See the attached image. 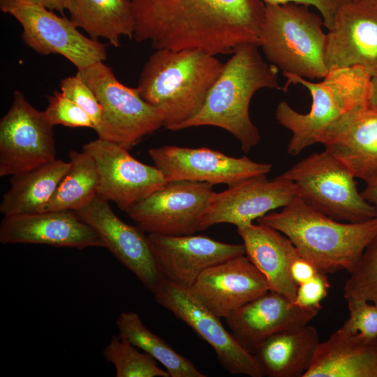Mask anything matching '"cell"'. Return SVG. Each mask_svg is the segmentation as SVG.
<instances>
[{
  "mask_svg": "<svg viewBox=\"0 0 377 377\" xmlns=\"http://www.w3.org/2000/svg\"><path fill=\"white\" fill-rule=\"evenodd\" d=\"M133 38L154 50L198 49L212 55L240 46L260 47L265 3L262 0H129Z\"/></svg>",
  "mask_w": 377,
  "mask_h": 377,
  "instance_id": "obj_1",
  "label": "cell"
},
{
  "mask_svg": "<svg viewBox=\"0 0 377 377\" xmlns=\"http://www.w3.org/2000/svg\"><path fill=\"white\" fill-rule=\"evenodd\" d=\"M223 66L215 55L198 49L155 50L137 89L159 112L163 126L175 131L200 112Z\"/></svg>",
  "mask_w": 377,
  "mask_h": 377,
  "instance_id": "obj_2",
  "label": "cell"
},
{
  "mask_svg": "<svg viewBox=\"0 0 377 377\" xmlns=\"http://www.w3.org/2000/svg\"><path fill=\"white\" fill-rule=\"evenodd\" d=\"M286 235L300 255L325 274H349L377 235V216L358 223H342L314 209L297 197L280 212L257 219Z\"/></svg>",
  "mask_w": 377,
  "mask_h": 377,
  "instance_id": "obj_3",
  "label": "cell"
},
{
  "mask_svg": "<svg viewBox=\"0 0 377 377\" xmlns=\"http://www.w3.org/2000/svg\"><path fill=\"white\" fill-rule=\"evenodd\" d=\"M258 45L244 44L224 64L200 112L177 129L213 126L231 133L244 152L256 146L260 135L249 114L253 94L260 89H281L279 69L262 58Z\"/></svg>",
  "mask_w": 377,
  "mask_h": 377,
  "instance_id": "obj_4",
  "label": "cell"
},
{
  "mask_svg": "<svg viewBox=\"0 0 377 377\" xmlns=\"http://www.w3.org/2000/svg\"><path fill=\"white\" fill-rule=\"evenodd\" d=\"M284 76L285 87L302 84L312 98L306 114L295 111L284 101L276 107L278 123L293 133L287 149L291 156L316 143L323 144L346 115L368 106L371 77L360 66L330 69L319 82L293 75Z\"/></svg>",
  "mask_w": 377,
  "mask_h": 377,
  "instance_id": "obj_5",
  "label": "cell"
},
{
  "mask_svg": "<svg viewBox=\"0 0 377 377\" xmlns=\"http://www.w3.org/2000/svg\"><path fill=\"white\" fill-rule=\"evenodd\" d=\"M322 17L294 3H265L260 47L283 75L323 78L326 34Z\"/></svg>",
  "mask_w": 377,
  "mask_h": 377,
  "instance_id": "obj_6",
  "label": "cell"
},
{
  "mask_svg": "<svg viewBox=\"0 0 377 377\" xmlns=\"http://www.w3.org/2000/svg\"><path fill=\"white\" fill-rule=\"evenodd\" d=\"M281 175L293 182L304 202L337 221L358 223L377 216L374 207L358 191L351 172L326 149Z\"/></svg>",
  "mask_w": 377,
  "mask_h": 377,
  "instance_id": "obj_7",
  "label": "cell"
},
{
  "mask_svg": "<svg viewBox=\"0 0 377 377\" xmlns=\"http://www.w3.org/2000/svg\"><path fill=\"white\" fill-rule=\"evenodd\" d=\"M94 92L102 109L95 131L98 138L131 149L163 126L159 112L147 103L137 87L122 84L103 61L76 73Z\"/></svg>",
  "mask_w": 377,
  "mask_h": 377,
  "instance_id": "obj_8",
  "label": "cell"
},
{
  "mask_svg": "<svg viewBox=\"0 0 377 377\" xmlns=\"http://www.w3.org/2000/svg\"><path fill=\"white\" fill-rule=\"evenodd\" d=\"M0 10L21 24L24 43L40 54H61L77 71L107 59L105 45L82 34L70 19L40 4L0 0Z\"/></svg>",
  "mask_w": 377,
  "mask_h": 377,
  "instance_id": "obj_9",
  "label": "cell"
},
{
  "mask_svg": "<svg viewBox=\"0 0 377 377\" xmlns=\"http://www.w3.org/2000/svg\"><path fill=\"white\" fill-rule=\"evenodd\" d=\"M54 126L44 111L15 91L11 106L0 120V176L13 175L55 158Z\"/></svg>",
  "mask_w": 377,
  "mask_h": 377,
  "instance_id": "obj_10",
  "label": "cell"
},
{
  "mask_svg": "<svg viewBox=\"0 0 377 377\" xmlns=\"http://www.w3.org/2000/svg\"><path fill=\"white\" fill-rule=\"evenodd\" d=\"M213 186L185 180L166 182L126 213L149 234H194L199 218L215 193Z\"/></svg>",
  "mask_w": 377,
  "mask_h": 377,
  "instance_id": "obj_11",
  "label": "cell"
},
{
  "mask_svg": "<svg viewBox=\"0 0 377 377\" xmlns=\"http://www.w3.org/2000/svg\"><path fill=\"white\" fill-rule=\"evenodd\" d=\"M156 302L185 323L214 350L222 367L232 374L263 377L254 355L223 327L219 317L210 312L188 290L165 279L154 293Z\"/></svg>",
  "mask_w": 377,
  "mask_h": 377,
  "instance_id": "obj_12",
  "label": "cell"
},
{
  "mask_svg": "<svg viewBox=\"0 0 377 377\" xmlns=\"http://www.w3.org/2000/svg\"><path fill=\"white\" fill-rule=\"evenodd\" d=\"M149 155L166 182L185 180L234 186L269 173L270 163L254 161L246 156L235 158L207 147L165 145L151 148Z\"/></svg>",
  "mask_w": 377,
  "mask_h": 377,
  "instance_id": "obj_13",
  "label": "cell"
},
{
  "mask_svg": "<svg viewBox=\"0 0 377 377\" xmlns=\"http://www.w3.org/2000/svg\"><path fill=\"white\" fill-rule=\"evenodd\" d=\"M297 197L295 184L279 175L268 179L266 175L243 181L216 193L198 221V232L219 223L237 227L281 207Z\"/></svg>",
  "mask_w": 377,
  "mask_h": 377,
  "instance_id": "obj_14",
  "label": "cell"
},
{
  "mask_svg": "<svg viewBox=\"0 0 377 377\" xmlns=\"http://www.w3.org/2000/svg\"><path fill=\"white\" fill-rule=\"evenodd\" d=\"M82 150L96 163L98 195L125 212L166 183L156 166L140 162L116 143L98 138L85 143Z\"/></svg>",
  "mask_w": 377,
  "mask_h": 377,
  "instance_id": "obj_15",
  "label": "cell"
},
{
  "mask_svg": "<svg viewBox=\"0 0 377 377\" xmlns=\"http://www.w3.org/2000/svg\"><path fill=\"white\" fill-rule=\"evenodd\" d=\"M100 236L112 255L154 293L165 280L152 253L148 236L138 226L128 224L112 211L108 201L96 195L76 211Z\"/></svg>",
  "mask_w": 377,
  "mask_h": 377,
  "instance_id": "obj_16",
  "label": "cell"
},
{
  "mask_svg": "<svg viewBox=\"0 0 377 377\" xmlns=\"http://www.w3.org/2000/svg\"><path fill=\"white\" fill-rule=\"evenodd\" d=\"M325 62L328 70L360 66L377 75V6L351 1L338 10L326 34Z\"/></svg>",
  "mask_w": 377,
  "mask_h": 377,
  "instance_id": "obj_17",
  "label": "cell"
},
{
  "mask_svg": "<svg viewBox=\"0 0 377 377\" xmlns=\"http://www.w3.org/2000/svg\"><path fill=\"white\" fill-rule=\"evenodd\" d=\"M148 239L164 278L186 289L207 268L245 255L243 244L223 243L204 235L149 234Z\"/></svg>",
  "mask_w": 377,
  "mask_h": 377,
  "instance_id": "obj_18",
  "label": "cell"
},
{
  "mask_svg": "<svg viewBox=\"0 0 377 377\" xmlns=\"http://www.w3.org/2000/svg\"><path fill=\"white\" fill-rule=\"evenodd\" d=\"M188 290L210 312L225 318L270 290L266 277L246 255L207 268Z\"/></svg>",
  "mask_w": 377,
  "mask_h": 377,
  "instance_id": "obj_19",
  "label": "cell"
},
{
  "mask_svg": "<svg viewBox=\"0 0 377 377\" xmlns=\"http://www.w3.org/2000/svg\"><path fill=\"white\" fill-rule=\"evenodd\" d=\"M0 242L77 249L104 247L98 233L72 210L3 216L0 224Z\"/></svg>",
  "mask_w": 377,
  "mask_h": 377,
  "instance_id": "obj_20",
  "label": "cell"
},
{
  "mask_svg": "<svg viewBox=\"0 0 377 377\" xmlns=\"http://www.w3.org/2000/svg\"><path fill=\"white\" fill-rule=\"evenodd\" d=\"M320 308H303L272 290L246 304L226 318L231 333L253 353L260 343L277 332L306 325Z\"/></svg>",
  "mask_w": 377,
  "mask_h": 377,
  "instance_id": "obj_21",
  "label": "cell"
},
{
  "mask_svg": "<svg viewBox=\"0 0 377 377\" xmlns=\"http://www.w3.org/2000/svg\"><path fill=\"white\" fill-rule=\"evenodd\" d=\"M355 178L369 184L377 180V110L369 107L346 115L325 142Z\"/></svg>",
  "mask_w": 377,
  "mask_h": 377,
  "instance_id": "obj_22",
  "label": "cell"
},
{
  "mask_svg": "<svg viewBox=\"0 0 377 377\" xmlns=\"http://www.w3.org/2000/svg\"><path fill=\"white\" fill-rule=\"evenodd\" d=\"M237 229L245 255L266 277L269 290L294 302L298 286L290 268L300 255L292 242L277 230L258 222Z\"/></svg>",
  "mask_w": 377,
  "mask_h": 377,
  "instance_id": "obj_23",
  "label": "cell"
},
{
  "mask_svg": "<svg viewBox=\"0 0 377 377\" xmlns=\"http://www.w3.org/2000/svg\"><path fill=\"white\" fill-rule=\"evenodd\" d=\"M303 377H377V338L339 328L320 342Z\"/></svg>",
  "mask_w": 377,
  "mask_h": 377,
  "instance_id": "obj_24",
  "label": "cell"
},
{
  "mask_svg": "<svg viewBox=\"0 0 377 377\" xmlns=\"http://www.w3.org/2000/svg\"><path fill=\"white\" fill-rule=\"evenodd\" d=\"M320 342L317 330L306 324L272 334L253 354L264 376L303 377Z\"/></svg>",
  "mask_w": 377,
  "mask_h": 377,
  "instance_id": "obj_25",
  "label": "cell"
},
{
  "mask_svg": "<svg viewBox=\"0 0 377 377\" xmlns=\"http://www.w3.org/2000/svg\"><path fill=\"white\" fill-rule=\"evenodd\" d=\"M69 167V161L54 158L11 175L10 187L2 197L0 212L13 216L44 212Z\"/></svg>",
  "mask_w": 377,
  "mask_h": 377,
  "instance_id": "obj_26",
  "label": "cell"
},
{
  "mask_svg": "<svg viewBox=\"0 0 377 377\" xmlns=\"http://www.w3.org/2000/svg\"><path fill=\"white\" fill-rule=\"evenodd\" d=\"M70 20L89 37L106 39L114 47L120 38H133L135 21L129 0H64Z\"/></svg>",
  "mask_w": 377,
  "mask_h": 377,
  "instance_id": "obj_27",
  "label": "cell"
},
{
  "mask_svg": "<svg viewBox=\"0 0 377 377\" xmlns=\"http://www.w3.org/2000/svg\"><path fill=\"white\" fill-rule=\"evenodd\" d=\"M116 325L120 337L161 363L170 377L206 376L192 362L147 328L137 313L133 311L121 313Z\"/></svg>",
  "mask_w": 377,
  "mask_h": 377,
  "instance_id": "obj_28",
  "label": "cell"
},
{
  "mask_svg": "<svg viewBox=\"0 0 377 377\" xmlns=\"http://www.w3.org/2000/svg\"><path fill=\"white\" fill-rule=\"evenodd\" d=\"M70 167L58 185L44 212L77 211L98 195L99 174L96 163L89 154L71 150Z\"/></svg>",
  "mask_w": 377,
  "mask_h": 377,
  "instance_id": "obj_29",
  "label": "cell"
},
{
  "mask_svg": "<svg viewBox=\"0 0 377 377\" xmlns=\"http://www.w3.org/2000/svg\"><path fill=\"white\" fill-rule=\"evenodd\" d=\"M105 359L112 364L116 377H170L157 361L119 334L113 336L103 350Z\"/></svg>",
  "mask_w": 377,
  "mask_h": 377,
  "instance_id": "obj_30",
  "label": "cell"
},
{
  "mask_svg": "<svg viewBox=\"0 0 377 377\" xmlns=\"http://www.w3.org/2000/svg\"><path fill=\"white\" fill-rule=\"evenodd\" d=\"M343 292L346 300H362L377 306V235L350 273Z\"/></svg>",
  "mask_w": 377,
  "mask_h": 377,
  "instance_id": "obj_31",
  "label": "cell"
},
{
  "mask_svg": "<svg viewBox=\"0 0 377 377\" xmlns=\"http://www.w3.org/2000/svg\"><path fill=\"white\" fill-rule=\"evenodd\" d=\"M48 104L44 110L48 121L54 126L77 128L86 127L94 129V124L89 115L75 103L60 91L47 97Z\"/></svg>",
  "mask_w": 377,
  "mask_h": 377,
  "instance_id": "obj_32",
  "label": "cell"
},
{
  "mask_svg": "<svg viewBox=\"0 0 377 377\" xmlns=\"http://www.w3.org/2000/svg\"><path fill=\"white\" fill-rule=\"evenodd\" d=\"M59 86L63 95L89 115L96 131L101 121L102 109L92 89L76 74L61 80Z\"/></svg>",
  "mask_w": 377,
  "mask_h": 377,
  "instance_id": "obj_33",
  "label": "cell"
},
{
  "mask_svg": "<svg viewBox=\"0 0 377 377\" xmlns=\"http://www.w3.org/2000/svg\"><path fill=\"white\" fill-rule=\"evenodd\" d=\"M349 317L341 329L360 333L368 338H377V306L362 300H346Z\"/></svg>",
  "mask_w": 377,
  "mask_h": 377,
  "instance_id": "obj_34",
  "label": "cell"
},
{
  "mask_svg": "<svg viewBox=\"0 0 377 377\" xmlns=\"http://www.w3.org/2000/svg\"><path fill=\"white\" fill-rule=\"evenodd\" d=\"M329 288L326 274L318 272L297 286L294 303L303 308H321L320 303L327 296Z\"/></svg>",
  "mask_w": 377,
  "mask_h": 377,
  "instance_id": "obj_35",
  "label": "cell"
},
{
  "mask_svg": "<svg viewBox=\"0 0 377 377\" xmlns=\"http://www.w3.org/2000/svg\"><path fill=\"white\" fill-rule=\"evenodd\" d=\"M265 3L285 4L294 3L306 6H312L321 14L324 26L329 30L332 28L339 8L353 0H262Z\"/></svg>",
  "mask_w": 377,
  "mask_h": 377,
  "instance_id": "obj_36",
  "label": "cell"
},
{
  "mask_svg": "<svg viewBox=\"0 0 377 377\" xmlns=\"http://www.w3.org/2000/svg\"><path fill=\"white\" fill-rule=\"evenodd\" d=\"M318 272L311 262L301 256L294 260L290 268L292 278L297 286L308 281Z\"/></svg>",
  "mask_w": 377,
  "mask_h": 377,
  "instance_id": "obj_37",
  "label": "cell"
},
{
  "mask_svg": "<svg viewBox=\"0 0 377 377\" xmlns=\"http://www.w3.org/2000/svg\"><path fill=\"white\" fill-rule=\"evenodd\" d=\"M361 193L364 199L374 207L377 214V180L367 184Z\"/></svg>",
  "mask_w": 377,
  "mask_h": 377,
  "instance_id": "obj_38",
  "label": "cell"
},
{
  "mask_svg": "<svg viewBox=\"0 0 377 377\" xmlns=\"http://www.w3.org/2000/svg\"><path fill=\"white\" fill-rule=\"evenodd\" d=\"M40 4L51 10H57L63 13L65 10L64 0H28Z\"/></svg>",
  "mask_w": 377,
  "mask_h": 377,
  "instance_id": "obj_39",
  "label": "cell"
},
{
  "mask_svg": "<svg viewBox=\"0 0 377 377\" xmlns=\"http://www.w3.org/2000/svg\"><path fill=\"white\" fill-rule=\"evenodd\" d=\"M368 107L377 110V75L371 80Z\"/></svg>",
  "mask_w": 377,
  "mask_h": 377,
  "instance_id": "obj_40",
  "label": "cell"
},
{
  "mask_svg": "<svg viewBox=\"0 0 377 377\" xmlns=\"http://www.w3.org/2000/svg\"><path fill=\"white\" fill-rule=\"evenodd\" d=\"M353 1L367 2V3H373L377 6V0H353Z\"/></svg>",
  "mask_w": 377,
  "mask_h": 377,
  "instance_id": "obj_41",
  "label": "cell"
}]
</instances>
